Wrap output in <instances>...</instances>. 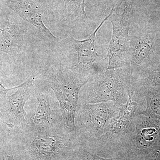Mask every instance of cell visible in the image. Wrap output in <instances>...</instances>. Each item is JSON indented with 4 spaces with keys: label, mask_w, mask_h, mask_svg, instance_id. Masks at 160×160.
Instances as JSON below:
<instances>
[{
    "label": "cell",
    "mask_w": 160,
    "mask_h": 160,
    "mask_svg": "<svg viewBox=\"0 0 160 160\" xmlns=\"http://www.w3.org/2000/svg\"><path fill=\"white\" fill-rule=\"evenodd\" d=\"M17 136L31 160H61L76 152L79 143L77 130L66 124L48 129H39L28 123L18 128Z\"/></svg>",
    "instance_id": "1"
},
{
    "label": "cell",
    "mask_w": 160,
    "mask_h": 160,
    "mask_svg": "<svg viewBox=\"0 0 160 160\" xmlns=\"http://www.w3.org/2000/svg\"><path fill=\"white\" fill-rule=\"evenodd\" d=\"M132 121L123 133L129 136H125L114 146L115 158L120 160H139L160 146L159 120L139 115Z\"/></svg>",
    "instance_id": "2"
},
{
    "label": "cell",
    "mask_w": 160,
    "mask_h": 160,
    "mask_svg": "<svg viewBox=\"0 0 160 160\" xmlns=\"http://www.w3.org/2000/svg\"><path fill=\"white\" fill-rule=\"evenodd\" d=\"M92 77L82 74L74 69L62 66L45 80L46 87L54 92L59 104L64 122L70 129L77 130L75 116L81 89L92 80Z\"/></svg>",
    "instance_id": "3"
},
{
    "label": "cell",
    "mask_w": 160,
    "mask_h": 160,
    "mask_svg": "<svg viewBox=\"0 0 160 160\" xmlns=\"http://www.w3.org/2000/svg\"><path fill=\"white\" fill-rule=\"evenodd\" d=\"M124 69H107L97 75L90 89L82 100L83 104H95L112 101L125 104L128 99V89L130 86L129 77Z\"/></svg>",
    "instance_id": "4"
},
{
    "label": "cell",
    "mask_w": 160,
    "mask_h": 160,
    "mask_svg": "<svg viewBox=\"0 0 160 160\" xmlns=\"http://www.w3.org/2000/svg\"><path fill=\"white\" fill-rule=\"evenodd\" d=\"M110 102L83 104L77 107L75 116L77 131L80 136L92 140L103 134L106 126L119 108Z\"/></svg>",
    "instance_id": "5"
},
{
    "label": "cell",
    "mask_w": 160,
    "mask_h": 160,
    "mask_svg": "<svg viewBox=\"0 0 160 160\" xmlns=\"http://www.w3.org/2000/svg\"><path fill=\"white\" fill-rule=\"evenodd\" d=\"M111 22L112 32L108 46L107 69L123 68L129 65L130 24L127 9L112 18Z\"/></svg>",
    "instance_id": "6"
},
{
    "label": "cell",
    "mask_w": 160,
    "mask_h": 160,
    "mask_svg": "<svg viewBox=\"0 0 160 160\" xmlns=\"http://www.w3.org/2000/svg\"><path fill=\"white\" fill-rule=\"evenodd\" d=\"M32 97L36 100V107L29 124L37 129H48L65 124L56 98L48 91L33 88Z\"/></svg>",
    "instance_id": "7"
},
{
    "label": "cell",
    "mask_w": 160,
    "mask_h": 160,
    "mask_svg": "<svg viewBox=\"0 0 160 160\" xmlns=\"http://www.w3.org/2000/svg\"><path fill=\"white\" fill-rule=\"evenodd\" d=\"M113 12L112 10L110 14L100 23L96 29L85 40H76L71 38L69 40L70 45L77 54V60L75 67L80 73L93 77L89 73L95 64L100 59L96 48V34L104 23L111 16Z\"/></svg>",
    "instance_id": "8"
},
{
    "label": "cell",
    "mask_w": 160,
    "mask_h": 160,
    "mask_svg": "<svg viewBox=\"0 0 160 160\" xmlns=\"http://www.w3.org/2000/svg\"><path fill=\"white\" fill-rule=\"evenodd\" d=\"M33 88V85L20 88L2 103V113L6 116V123L10 127L15 126L17 128H21L28 125L29 122L25 106L30 97L32 96Z\"/></svg>",
    "instance_id": "9"
},
{
    "label": "cell",
    "mask_w": 160,
    "mask_h": 160,
    "mask_svg": "<svg viewBox=\"0 0 160 160\" xmlns=\"http://www.w3.org/2000/svg\"><path fill=\"white\" fill-rule=\"evenodd\" d=\"M3 2L23 20L37 28L46 38L52 41L56 39L57 38L45 26L38 8L33 3L26 0H4Z\"/></svg>",
    "instance_id": "10"
},
{
    "label": "cell",
    "mask_w": 160,
    "mask_h": 160,
    "mask_svg": "<svg viewBox=\"0 0 160 160\" xmlns=\"http://www.w3.org/2000/svg\"><path fill=\"white\" fill-rule=\"evenodd\" d=\"M25 29L24 26H18L8 21L4 29H0L2 35L0 52H6L13 58L20 56L24 48Z\"/></svg>",
    "instance_id": "11"
},
{
    "label": "cell",
    "mask_w": 160,
    "mask_h": 160,
    "mask_svg": "<svg viewBox=\"0 0 160 160\" xmlns=\"http://www.w3.org/2000/svg\"><path fill=\"white\" fill-rule=\"evenodd\" d=\"M154 49L153 39L148 36L130 39L129 64L132 67H138L149 60Z\"/></svg>",
    "instance_id": "12"
},
{
    "label": "cell",
    "mask_w": 160,
    "mask_h": 160,
    "mask_svg": "<svg viewBox=\"0 0 160 160\" xmlns=\"http://www.w3.org/2000/svg\"><path fill=\"white\" fill-rule=\"evenodd\" d=\"M146 101V109L138 113L160 121V87L146 86L141 92Z\"/></svg>",
    "instance_id": "13"
},
{
    "label": "cell",
    "mask_w": 160,
    "mask_h": 160,
    "mask_svg": "<svg viewBox=\"0 0 160 160\" xmlns=\"http://www.w3.org/2000/svg\"><path fill=\"white\" fill-rule=\"evenodd\" d=\"M76 154L78 157L82 160H120L116 158L101 157L98 155L90 151L80 143L76 150Z\"/></svg>",
    "instance_id": "14"
},
{
    "label": "cell",
    "mask_w": 160,
    "mask_h": 160,
    "mask_svg": "<svg viewBox=\"0 0 160 160\" xmlns=\"http://www.w3.org/2000/svg\"><path fill=\"white\" fill-rule=\"evenodd\" d=\"M34 80V77L31 76L22 84L17 86V87L11 88V89H7V88H5L0 81V102L2 103L6 100L7 97V93L8 92L13 90V89H18L20 88L24 87V86L32 85Z\"/></svg>",
    "instance_id": "15"
},
{
    "label": "cell",
    "mask_w": 160,
    "mask_h": 160,
    "mask_svg": "<svg viewBox=\"0 0 160 160\" xmlns=\"http://www.w3.org/2000/svg\"><path fill=\"white\" fill-rule=\"evenodd\" d=\"M142 86H159L160 87V71L152 72L141 82Z\"/></svg>",
    "instance_id": "16"
},
{
    "label": "cell",
    "mask_w": 160,
    "mask_h": 160,
    "mask_svg": "<svg viewBox=\"0 0 160 160\" xmlns=\"http://www.w3.org/2000/svg\"><path fill=\"white\" fill-rule=\"evenodd\" d=\"M0 160H15L9 145L5 144L0 148Z\"/></svg>",
    "instance_id": "17"
},
{
    "label": "cell",
    "mask_w": 160,
    "mask_h": 160,
    "mask_svg": "<svg viewBox=\"0 0 160 160\" xmlns=\"http://www.w3.org/2000/svg\"><path fill=\"white\" fill-rule=\"evenodd\" d=\"M139 160H160V146L148 155Z\"/></svg>",
    "instance_id": "18"
},
{
    "label": "cell",
    "mask_w": 160,
    "mask_h": 160,
    "mask_svg": "<svg viewBox=\"0 0 160 160\" xmlns=\"http://www.w3.org/2000/svg\"><path fill=\"white\" fill-rule=\"evenodd\" d=\"M3 117V114L2 113V112H1V111H0V119L2 118Z\"/></svg>",
    "instance_id": "19"
}]
</instances>
